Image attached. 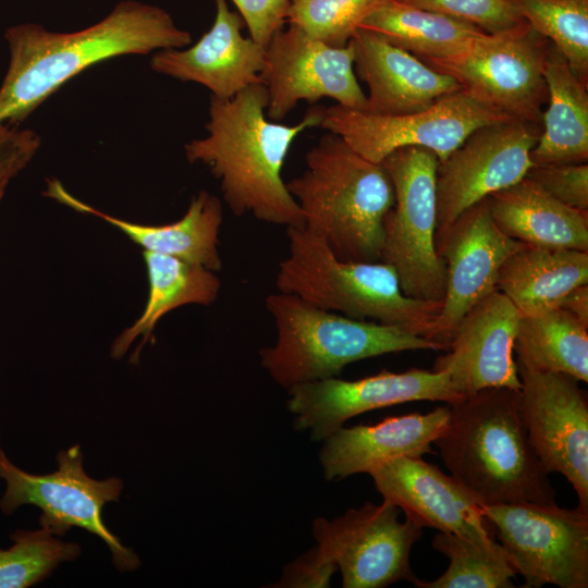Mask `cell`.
I'll list each match as a JSON object with an SVG mask.
<instances>
[{"instance_id": "1", "label": "cell", "mask_w": 588, "mask_h": 588, "mask_svg": "<svg viewBox=\"0 0 588 588\" xmlns=\"http://www.w3.org/2000/svg\"><path fill=\"white\" fill-rule=\"evenodd\" d=\"M267 105L262 82L229 99L211 96L208 135L185 144V155L191 163L209 168L235 216L249 213L270 224L303 226V213L281 171L295 138L320 126L323 106L310 108L299 123L285 125L268 119Z\"/></svg>"}, {"instance_id": "2", "label": "cell", "mask_w": 588, "mask_h": 588, "mask_svg": "<svg viewBox=\"0 0 588 588\" xmlns=\"http://www.w3.org/2000/svg\"><path fill=\"white\" fill-rule=\"evenodd\" d=\"M5 39L10 64L0 87V127L22 122L64 83L98 62L185 48L192 36L166 10L126 0L81 30L56 33L25 23L9 28Z\"/></svg>"}, {"instance_id": "3", "label": "cell", "mask_w": 588, "mask_h": 588, "mask_svg": "<svg viewBox=\"0 0 588 588\" xmlns=\"http://www.w3.org/2000/svg\"><path fill=\"white\" fill-rule=\"evenodd\" d=\"M448 405L449 422L433 444L451 476L480 506L556 503L522 420L519 389H482Z\"/></svg>"}, {"instance_id": "4", "label": "cell", "mask_w": 588, "mask_h": 588, "mask_svg": "<svg viewBox=\"0 0 588 588\" xmlns=\"http://www.w3.org/2000/svg\"><path fill=\"white\" fill-rule=\"evenodd\" d=\"M304 218L345 261H380L383 219L394 189L381 163H375L329 132L306 155L305 171L286 183Z\"/></svg>"}, {"instance_id": "5", "label": "cell", "mask_w": 588, "mask_h": 588, "mask_svg": "<svg viewBox=\"0 0 588 588\" xmlns=\"http://www.w3.org/2000/svg\"><path fill=\"white\" fill-rule=\"evenodd\" d=\"M286 235L289 254L279 264L275 278L279 292L353 319L397 327L427 339L442 302L406 296L389 264L339 259L320 235L304 225L286 228Z\"/></svg>"}, {"instance_id": "6", "label": "cell", "mask_w": 588, "mask_h": 588, "mask_svg": "<svg viewBox=\"0 0 588 588\" xmlns=\"http://www.w3.org/2000/svg\"><path fill=\"white\" fill-rule=\"evenodd\" d=\"M266 308L275 343L260 350L261 366L283 388L333 378L354 362L441 346L397 327L353 319L319 308L294 294L271 293Z\"/></svg>"}, {"instance_id": "7", "label": "cell", "mask_w": 588, "mask_h": 588, "mask_svg": "<svg viewBox=\"0 0 588 588\" xmlns=\"http://www.w3.org/2000/svg\"><path fill=\"white\" fill-rule=\"evenodd\" d=\"M381 164L392 182L394 204L383 219L380 261L394 268L406 296L442 302L446 269L436 249L438 157L407 146Z\"/></svg>"}, {"instance_id": "8", "label": "cell", "mask_w": 588, "mask_h": 588, "mask_svg": "<svg viewBox=\"0 0 588 588\" xmlns=\"http://www.w3.org/2000/svg\"><path fill=\"white\" fill-rule=\"evenodd\" d=\"M527 23L471 40L454 54L422 60L453 77L462 90L507 117L541 125L548 89V49Z\"/></svg>"}, {"instance_id": "9", "label": "cell", "mask_w": 588, "mask_h": 588, "mask_svg": "<svg viewBox=\"0 0 588 588\" xmlns=\"http://www.w3.org/2000/svg\"><path fill=\"white\" fill-rule=\"evenodd\" d=\"M480 507L524 587H588V512L532 502Z\"/></svg>"}, {"instance_id": "10", "label": "cell", "mask_w": 588, "mask_h": 588, "mask_svg": "<svg viewBox=\"0 0 588 588\" xmlns=\"http://www.w3.org/2000/svg\"><path fill=\"white\" fill-rule=\"evenodd\" d=\"M507 120L512 118L460 90L427 109L399 115L371 114L338 103L323 107L319 127L339 135L375 163L407 146L427 148L442 162L477 128Z\"/></svg>"}, {"instance_id": "11", "label": "cell", "mask_w": 588, "mask_h": 588, "mask_svg": "<svg viewBox=\"0 0 588 588\" xmlns=\"http://www.w3.org/2000/svg\"><path fill=\"white\" fill-rule=\"evenodd\" d=\"M82 458L78 445L61 451L57 455L58 470L38 476L17 468L0 451V478L7 482L0 507L11 514L20 505H35L42 511L39 519L42 528L60 536L73 526L84 528L109 546L117 567L135 568L136 555L121 544L102 520V507L107 502L119 500L122 481L88 477Z\"/></svg>"}, {"instance_id": "12", "label": "cell", "mask_w": 588, "mask_h": 588, "mask_svg": "<svg viewBox=\"0 0 588 588\" xmlns=\"http://www.w3.org/2000/svg\"><path fill=\"white\" fill-rule=\"evenodd\" d=\"M400 509L383 500L348 509L333 519L318 517L313 535L321 552L335 563L344 588H383L418 578L411 551L422 528L399 519Z\"/></svg>"}, {"instance_id": "13", "label": "cell", "mask_w": 588, "mask_h": 588, "mask_svg": "<svg viewBox=\"0 0 588 588\" xmlns=\"http://www.w3.org/2000/svg\"><path fill=\"white\" fill-rule=\"evenodd\" d=\"M519 412L528 440L544 469L572 485L588 512V400L567 373L517 365Z\"/></svg>"}, {"instance_id": "14", "label": "cell", "mask_w": 588, "mask_h": 588, "mask_svg": "<svg viewBox=\"0 0 588 588\" xmlns=\"http://www.w3.org/2000/svg\"><path fill=\"white\" fill-rule=\"evenodd\" d=\"M540 126L515 119L481 126L439 162L436 235L473 205L526 176Z\"/></svg>"}, {"instance_id": "15", "label": "cell", "mask_w": 588, "mask_h": 588, "mask_svg": "<svg viewBox=\"0 0 588 588\" xmlns=\"http://www.w3.org/2000/svg\"><path fill=\"white\" fill-rule=\"evenodd\" d=\"M289 390L287 408L294 427L322 441L363 413L416 401L452 404L464 397L446 373L413 368L403 372L381 370L357 380L336 377L299 383Z\"/></svg>"}, {"instance_id": "16", "label": "cell", "mask_w": 588, "mask_h": 588, "mask_svg": "<svg viewBox=\"0 0 588 588\" xmlns=\"http://www.w3.org/2000/svg\"><path fill=\"white\" fill-rule=\"evenodd\" d=\"M261 81L268 93L266 114L274 122L302 100L315 103L328 97L345 108H367L350 41L345 47H332L292 25L277 32L266 47Z\"/></svg>"}, {"instance_id": "17", "label": "cell", "mask_w": 588, "mask_h": 588, "mask_svg": "<svg viewBox=\"0 0 588 588\" xmlns=\"http://www.w3.org/2000/svg\"><path fill=\"white\" fill-rule=\"evenodd\" d=\"M523 245L495 224L486 198L437 234L436 249L446 269L445 294L427 339L448 351L462 318L497 290L503 262Z\"/></svg>"}, {"instance_id": "18", "label": "cell", "mask_w": 588, "mask_h": 588, "mask_svg": "<svg viewBox=\"0 0 588 588\" xmlns=\"http://www.w3.org/2000/svg\"><path fill=\"white\" fill-rule=\"evenodd\" d=\"M520 317L503 293L492 291L465 314L432 370L446 373L464 396L488 388L520 389L513 350Z\"/></svg>"}, {"instance_id": "19", "label": "cell", "mask_w": 588, "mask_h": 588, "mask_svg": "<svg viewBox=\"0 0 588 588\" xmlns=\"http://www.w3.org/2000/svg\"><path fill=\"white\" fill-rule=\"evenodd\" d=\"M383 500L405 514L420 528L430 527L474 541L495 539L494 530L480 505L450 475L422 456H402L369 471Z\"/></svg>"}, {"instance_id": "20", "label": "cell", "mask_w": 588, "mask_h": 588, "mask_svg": "<svg viewBox=\"0 0 588 588\" xmlns=\"http://www.w3.org/2000/svg\"><path fill=\"white\" fill-rule=\"evenodd\" d=\"M213 23L186 49H164L150 60L151 69L182 82L207 87L211 96L229 99L247 86L262 82L266 48L242 35L245 23L225 0H215Z\"/></svg>"}, {"instance_id": "21", "label": "cell", "mask_w": 588, "mask_h": 588, "mask_svg": "<svg viewBox=\"0 0 588 588\" xmlns=\"http://www.w3.org/2000/svg\"><path fill=\"white\" fill-rule=\"evenodd\" d=\"M350 44L357 74L368 86L365 112L378 115L416 112L462 90L453 77L371 30L358 28Z\"/></svg>"}, {"instance_id": "22", "label": "cell", "mask_w": 588, "mask_h": 588, "mask_svg": "<svg viewBox=\"0 0 588 588\" xmlns=\"http://www.w3.org/2000/svg\"><path fill=\"white\" fill-rule=\"evenodd\" d=\"M450 408L385 417L373 425L341 427L323 441L319 452L327 480L369 474L376 466L402 456L433 453L431 444L446 428Z\"/></svg>"}, {"instance_id": "23", "label": "cell", "mask_w": 588, "mask_h": 588, "mask_svg": "<svg viewBox=\"0 0 588 588\" xmlns=\"http://www.w3.org/2000/svg\"><path fill=\"white\" fill-rule=\"evenodd\" d=\"M48 195L78 211L102 218L145 250L173 256L215 272L222 268L218 248L222 204L207 191L192 198L180 220L162 225L132 223L103 213L73 197L58 181L49 182Z\"/></svg>"}, {"instance_id": "24", "label": "cell", "mask_w": 588, "mask_h": 588, "mask_svg": "<svg viewBox=\"0 0 588 588\" xmlns=\"http://www.w3.org/2000/svg\"><path fill=\"white\" fill-rule=\"evenodd\" d=\"M486 200L507 236L534 246L588 252V211L559 201L531 179L525 176Z\"/></svg>"}, {"instance_id": "25", "label": "cell", "mask_w": 588, "mask_h": 588, "mask_svg": "<svg viewBox=\"0 0 588 588\" xmlns=\"http://www.w3.org/2000/svg\"><path fill=\"white\" fill-rule=\"evenodd\" d=\"M581 284H588V252L524 243L503 262L497 290L528 316L558 307Z\"/></svg>"}, {"instance_id": "26", "label": "cell", "mask_w": 588, "mask_h": 588, "mask_svg": "<svg viewBox=\"0 0 588 588\" xmlns=\"http://www.w3.org/2000/svg\"><path fill=\"white\" fill-rule=\"evenodd\" d=\"M543 76L548 89L541 133L530 152L532 164L586 163L588 161V93L567 62L547 53Z\"/></svg>"}, {"instance_id": "27", "label": "cell", "mask_w": 588, "mask_h": 588, "mask_svg": "<svg viewBox=\"0 0 588 588\" xmlns=\"http://www.w3.org/2000/svg\"><path fill=\"white\" fill-rule=\"evenodd\" d=\"M143 257L149 281L148 299L139 318L113 343L114 358H121L139 335L142 346L167 313L188 304L211 305L221 287L216 272L205 267L148 250H144Z\"/></svg>"}, {"instance_id": "28", "label": "cell", "mask_w": 588, "mask_h": 588, "mask_svg": "<svg viewBox=\"0 0 588 588\" xmlns=\"http://www.w3.org/2000/svg\"><path fill=\"white\" fill-rule=\"evenodd\" d=\"M359 28L380 35L420 60L454 54L485 34L470 23L397 0L382 2Z\"/></svg>"}, {"instance_id": "29", "label": "cell", "mask_w": 588, "mask_h": 588, "mask_svg": "<svg viewBox=\"0 0 588 588\" xmlns=\"http://www.w3.org/2000/svg\"><path fill=\"white\" fill-rule=\"evenodd\" d=\"M513 350L518 366L588 381V326L561 307L522 316Z\"/></svg>"}, {"instance_id": "30", "label": "cell", "mask_w": 588, "mask_h": 588, "mask_svg": "<svg viewBox=\"0 0 588 588\" xmlns=\"http://www.w3.org/2000/svg\"><path fill=\"white\" fill-rule=\"evenodd\" d=\"M432 547L450 560L448 569L434 580L413 584L418 588H513L517 572L503 547L494 540L474 541L439 531Z\"/></svg>"}, {"instance_id": "31", "label": "cell", "mask_w": 588, "mask_h": 588, "mask_svg": "<svg viewBox=\"0 0 588 588\" xmlns=\"http://www.w3.org/2000/svg\"><path fill=\"white\" fill-rule=\"evenodd\" d=\"M524 21L543 38L578 78H588V0H509Z\"/></svg>"}, {"instance_id": "32", "label": "cell", "mask_w": 588, "mask_h": 588, "mask_svg": "<svg viewBox=\"0 0 588 588\" xmlns=\"http://www.w3.org/2000/svg\"><path fill=\"white\" fill-rule=\"evenodd\" d=\"M14 544L0 550V588H25L47 577L63 561L79 554L75 543H65L53 534L41 530H19Z\"/></svg>"}, {"instance_id": "33", "label": "cell", "mask_w": 588, "mask_h": 588, "mask_svg": "<svg viewBox=\"0 0 588 588\" xmlns=\"http://www.w3.org/2000/svg\"><path fill=\"white\" fill-rule=\"evenodd\" d=\"M385 0H291L286 24L332 47H345Z\"/></svg>"}, {"instance_id": "34", "label": "cell", "mask_w": 588, "mask_h": 588, "mask_svg": "<svg viewBox=\"0 0 588 588\" xmlns=\"http://www.w3.org/2000/svg\"><path fill=\"white\" fill-rule=\"evenodd\" d=\"M397 1L470 23L488 34L511 30L526 23L509 0Z\"/></svg>"}, {"instance_id": "35", "label": "cell", "mask_w": 588, "mask_h": 588, "mask_svg": "<svg viewBox=\"0 0 588 588\" xmlns=\"http://www.w3.org/2000/svg\"><path fill=\"white\" fill-rule=\"evenodd\" d=\"M527 177L559 201L588 211V163L532 164Z\"/></svg>"}, {"instance_id": "36", "label": "cell", "mask_w": 588, "mask_h": 588, "mask_svg": "<svg viewBox=\"0 0 588 588\" xmlns=\"http://www.w3.org/2000/svg\"><path fill=\"white\" fill-rule=\"evenodd\" d=\"M249 30L250 38L266 48L286 24L291 0H231Z\"/></svg>"}, {"instance_id": "37", "label": "cell", "mask_w": 588, "mask_h": 588, "mask_svg": "<svg viewBox=\"0 0 588 588\" xmlns=\"http://www.w3.org/2000/svg\"><path fill=\"white\" fill-rule=\"evenodd\" d=\"M338 566L316 546L290 564L274 587L323 588L329 587Z\"/></svg>"}, {"instance_id": "38", "label": "cell", "mask_w": 588, "mask_h": 588, "mask_svg": "<svg viewBox=\"0 0 588 588\" xmlns=\"http://www.w3.org/2000/svg\"><path fill=\"white\" fill-rule=\"evenodd\" d=\"M558 307L567 310L588 326V284H581L573 289Z\"/></svg>"}]
</instances>
